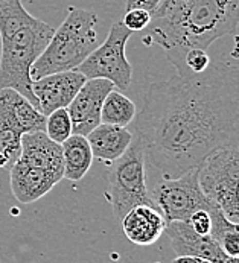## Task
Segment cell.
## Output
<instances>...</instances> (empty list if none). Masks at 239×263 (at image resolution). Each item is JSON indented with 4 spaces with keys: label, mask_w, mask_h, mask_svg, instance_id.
I'll return each instance as SVG.
<instances>
[{
    "label": "cell",
    "mask_w": 239,
    "mask_h": 263,
    "mask_svg": "<svg viewBox=\"0 0 239 263\" xmlns=\"http://www.w3.org/2000/svg\"><path fill=\"white\" fill-rule=\"evenodd\" d=\"M46 116L12 88L0 90V154L11 169L22 151V136L44 131Z\"/></svg>",
    "instance_id": "52a82bcc"
},
{
    "label": "cell",
    "mask_w": 239,
    "mask_h": 263,
    "mask_svg": "<svg viewBox=\"0 0 239 263\" xmlns=\"http://www.w3.org/2000/svg\"><path fill=\"white\" fill-rule=\"evenodd\" d=\"M98 14L84 8L69 6L67 15L53 31L46 49L31 67V79L77 70L80 64L98 47Z\"/></svg>",
    "instance_id": "277c9868"
},
{
    "label": "cell",
    "mask_w": 239,
    "mask_h": 263,
    "mask_svg": "<svg viewBox=\"0 0 239 263\" xmlns=\"http://www.w3.org/2000/svg\"><path fill=\"white\" fill-rule=\"evenodd\" d=\"M0 167H5L6 169V160H5V157L0 154Z\"/></svg>",
    "instance_id": "4316f807"
},
{
    "label": "cell",
    "mask_w": 239,
    "mask_h": 263,
    "mask_svg": "<svg viewBox=\"0 0 239 263\" xmlns=\"http://www.w3.org/2000/svg\"><path fill=\"white\" fill-rule=\"evenodd\" d=\"M11 190L22 204H31L47 195L64 177L37 166H28L15 161L9 169Z\"/></svg>",
    "instance_id": "4fadbf2b"
},
{
    "label": "cell",
    "mask_w": 239,
    "mask_h": 263,
    "mask_svg": "<svg viewBox=\"0 0 239 263\" xmlns=\"http://www.w3.org/2000/svg\"><path fill=\"white\" fill-rule=\"evenodd\" d=\"M64 178L69 181H81L91 167L93 154L87 137L72 134L66 142L61 143Z\"/></svg>",
    "instance_id": "e0dca14e"
},
{
    "label": "cell",
    "mask_w": 239,
    "mask_h": 263,
    "mask_svg": "<svg viewBox=\"0 0 239 263\" xmlns=\"http://www.w3.org/2000/svg\"><path fill=\"white\" fill-rule=\"evenodd\" d=\"M209 66H210V57H209L207 50L189 49L183 55V60H181L180 66L177 67V75L185 78V79H189V78H194V76L206 72Z\"/></svg>",
    "instance_id": "44dd1931"
},
{
    "label": "cell",
    "mask_w": 239,
    "mask_h": 263,
    "mask_svg": "<svg viewBox=\"0 0 239 263\" xmlns=\"http://www.w3.org/2000/svg\"><path fill=\"white\" fill-rule=\"evenodd\" d=\"M85 137L90 145L93 158L112 164L130 148L134 136L126 128L101 123L93 131H90Z\"/></svg>",
    "instance_id": "2e32d148"
},
{
    "label": "cell",
    "mask_w": 239,
    "mask_h": 263,
    "mask_svg": "<svg viewBox=\"0 0 239 263\" xmlns=\"http://www.w3.org/2000/svg\"><path fill=\"white\" fill-rule=\"evenodd\" d=\"M160 3H161V0H125L126 11L134 9V8H140V9L148 11L150 14H153L159 8Z\"/></svg>",
    "instance_id": "cb8c5ba5"
},
{
    "label": "cell",
    "mask_w": 239,
    "mask_h": 263,
    "mask_svg": "<svg viewBox=\"0 0 239 263\" xmlns=\"http://www.w3.org/2000/svg\"><path fill=\"white\" fill-rule=\"evenodd\" d=\"M122 23L131 32H140V31H145L148 25L151 23V14L140 8L128 9L123 15Z\"/></svg>",
    "instance_id": "7402d4cb"
},
{
    "label": "cell",
    "mask_w": 239,
    "mask_h": 263,
    "mask_svg": "<svg viewBox=\"0 0 239 263\" xmlns=\"http://www.w3.org/2000/svg\"><path fill=\"white\" fill-rule=\"evenodd\" d=\"M131 35L122 22L113 23L108 37L81 63L77 72L85 79H107L119 90H126L133 79V67L125 53Z\"/></svg>",
    "instance_id": "ba28073f"
},
{
    "label": "cell",
    "mask_w": 239,
    "mask_h": 263,
    "mask_svg": "<svg viewBox=\"0 0 239 263\" xmlns=\"http://www.w3.org/2000/svg\"><path fill=\"white\" fill-rule=\"evenodd\" d=\"M189 226L192 227V230L201 234V236H209L210 230H212V218L209 215V212L206 210H198L195 212L191 218H189Z\"/></svg>",
    "instance_id": "603a6c76"
},
{
    "label": "cell",
    "mask_w": 239,
    "mask_h": 263,
    "mask_svg": "<svg viewBox=\"0 0 239 263\" xmlns=\"http://www.w3.org/2000/svg\"><path fill=\"white\" fill-rule=\"evenodd\" d=\"M164 233L168 234L171 247L177 257H199L212 263H223L227 257L219 248L218 242L210 234H197L186 221H175L166 224Z\"/></svg>",
    "instance_id": "7c38bea8"
},
{
    "label": "cell",
    "mask_w": 239,
    "mask_h": 263,
    "mask_svg": "<svg viewBox=\"0 0 239 263\" xmlns=\"http://www.w3.org/2000/svg\"><path fill=\"white\" fill-rule=\"evenodd\" d=\"M239 26V0H161L142 41L160 46L177 69L189 49L207 50Z\"/></svg>",
    "instance_id": "7a4b0ae2"
},
{
    "label": "cell",
    "mask_w": 239,
    "mask_h": 263,
    "mask_svg": "<svg viewBox=\"0 0 239 263\" xmlns=\"http://www.w3.org/2000/svg\"><path fill=\"white\" fill-rule=\"evenodd\" d=\"M137 114L136 104L123 93L113 90L107 95L101 108V123L126 128Z\"/></svg>",
    "instance_id": "d6986e66"
},
{
    "label": "cell",
    "mask_w": 239,
    "mask_h": 263,
    "mask_svg": "<svg viewBox=\"0 0 239 263\" xmlns=\"http://www.w3.org/2000/svg\"><path fill=\"white\" fill-rule=\"evenodd\" d=\"M44 133L52 142H55L58 145L66 142L73 134L72 133V120H70L67 108H60L49 116H46Z\"/></svg>",
    "instance_id": "ffe728a7"
},
{
    "label": "cell",
    "mask_w": 239,
    "mask_h": 263,
    "mask_svg": "<svg viewBox=\"0 0 239 263\" xmlns=\"http://www.w3.org/2000/svg\"><path fill=\"white\" fill-rule=\"evenodd\" d=\"M134 137L161 178H177L216 149L239 148V64L215 63L185 79L153 82L134 117Z\"/></svg>",
    "instance_id": "6da1fadb"
},
{
    "label": "cell",
    "mask_w": 239,
    "mask_h": 263,
    "mask_svg": "<svg viewBox=\"0 0 239 263\" xmlns=\"http://www.w3.org/2000/svg\"><path fill=\"white\" fill-rule=\"evenodd\" d=\"M53 28L31 15L22 0H0V90L12 88L37 110L31 67L53 35Z\"/></svg>",
    "instance_id": "3957f363"
},
{
    "label": "cell",
    "mask_w": 239,
    "mask_h": 263,
    "mask_svg": "<svg viewBox=\"0 0 239 263\" xmlns=\"http://www.w3.org/2000/svg\"><path fill=\"white\" fill-rule=\"evenodd\" d=\"M85 81V76L77 70L52 73L32 81V93L39 102V111L49 116L55 110L67 108Z\"/></svg>",
    "instance_id": "8fae6325"
},
{
    "label": "cell",
    "mask_w": 239,
    "mask_h": 263,
    "mask_svg": "<svg viewBox=\"0 0 239 263\" xmlns=\"http://www.w3.org/2000/svg\"><path fill=\"white\" fill-rule=\"evenodd\" d=\"M198 180L206 198L239 224V148L213 151L199 164Z\"/></svg>",
    "instance_id": "8992f818"
},
{
    "label": "cell",
    "mask_w": 239,
    "mask_h": 263,
    "mask_svg": "<svg viewBox=\"0 0 239 263\" xmlns=\"http://www.w3.org/2000/svg\"><path fill=\"white\" fill-rule=\"evenodd\" d=\"M154 207L161 213L166 224L175 221H189L198 212H209L212 201L203 193L198 180V169H192L177 178H160L150 190Z\"/></svg>",
    "instance_id": "9c48e42d"
},
{
    "label": "cell",
    "mask_w": 239,
    "mask_h": 263,
    "mask_svg": "<svg viewBox=\"0 0 239 263\" xmlns=\"http://www.w3.org/2000/svg\"><path fill=\"white\" fill-rule=\"evenodd\" d=\"M209 215L212 218L210 236L218 242L227 257H239V224L230 222L213 202L209 209Z\"/></svg>",
    "instance_id": "ac0fdd59"
},
{
    "label": "cell",
    "mask_w": 239,
    "mask_h": 263,
    "mask_svg": "<svg viewBox=\"0 0 239 263\" xmlns=\"http://www.w3.org/2000/svg\"><path fill=\"white\" fill-rule=\"evenodd\" d=\"M107 199L113 207L116 219H122L137 205L154 207L150 189L146 186V161L140 142L133 137L130 148L113 161L108 169Z\"/></svg>",
    "instance_id": "5b68a950"
},
{
    "label": "cell",
    "mask_w": 239,
    "mask_h": 263,
    "mask_svg": "<svg viewBox=\"0 0 239 263\" xmlns=\"http://www.w3.org/2000/svg\"><path fill=\"white\" fill-rule=\"evenodd\" d=\"M172 263H212L199 257H189V256H181V257H175Z\"/></svg>",
    "instance_id": "d4e9b609"
},
{
    "label": "cell",
    "mask_w": 239,
    "mask_h": 263,
    "mask_svg": "<svg viewBox=\"0 0 239 263\" xmlns=\"http://www.w3.org/2000/svg\"><path fill=\"white\" fill-rule=\"evenodd\" d=\"M122 230L126 239L139 247L156 243L166 230V221L159 210L151 205H137L122 219Z\"/></svg>",
    "instance_id": "5bb4252c"
},
{
    "label": "cell",
    "mask_w": 239,
    "mask_h": 263,
    "mask_svg": "<svg viewBox=\"0 0 239 263\" xmlns=\"http://www.w3.org/2000/svg\"><path fill=\"white\" fill-rule=\"evenodd\" d=\"M154 263H160V262H154Z\"/></svg>",
    "instance_id": "83f0119b"
},
{
    "label": "cell",
    "mask_w": 239,
    "mask_h": 263,
    "mask_svg": "<svg viewBox=\"0 0 239 263\" xmlns=\"http://www.w3.org/2000/svg\"><path fill=\"white\" fill-rule=\"evenodd\" d=\"M115 85L107 79H87L84 85L67 107L72 120V133L87 136L98 125H101V108Z\"/></svg>",
    "instance_id": "30bf717a"
},
{
    "label": "cell",
    "mask_w": 239,
    "mask_h": 263,
    "mask_svg": "<svg viewBox=\"0 0 239 263\" xmlns=\"http://www.w3.org/2000/svg\"><path fill=\"white\" fill-rule=\"evenodd\" d=\"M17 161L28 166H37L64 177L61 145L52 142L44 131L22 136V151Z\"/></svg>",
    "instance_id": "9a60e30c"
},
{
    "label": "cell",
    "mask_w": 239,
    "mask_h": 263,
    "mask_svg": "<svg viewBox=\"0 0 239 263\" xmlns=\"http://www.w3.org/2000/svg\"><path fill=\"white\" fill-rule=\"evenodd\" d=\"M223 263H239V257H226Z\"/></svg>",
    "instance_id": "484cf974"
}]
</instances>
